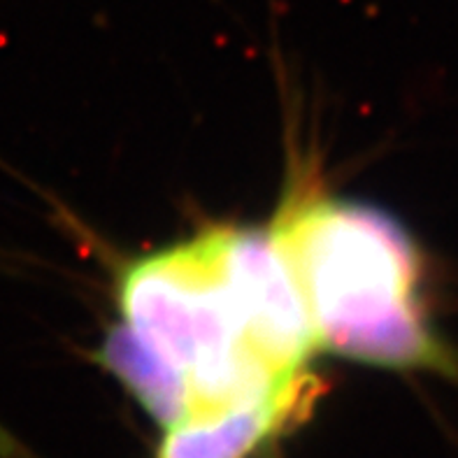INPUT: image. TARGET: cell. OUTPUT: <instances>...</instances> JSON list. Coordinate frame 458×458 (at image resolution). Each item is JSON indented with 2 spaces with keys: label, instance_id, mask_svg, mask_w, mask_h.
<instances>
[{
  "label": "cell",
  "instance_id": "3",
  "mask_svg": "<svg viewBox=\"0 0 458 458\" xmlns=\"http://www.w3.org/2000/svg\"><path fill=\"white\" fill-rule=\"evenodd\" d=\"M319 382L308 375L261 401L163 428L154 458H256L312 412Z\"/></svg>",
  "mask_w": 458,
  "mask_h": 458
},
{
  "label": "cell",
  "instance_id": "2",
  "mask_svg": "<svg viewBox=\"0 0 458 458\" xmlns=\"http://www.w3.org/2000/svg\"><path fill=\"white\" fill-rule=\"evenodd\" d=\"M116 310L182 382V421L261 401L312 375H284L259 352L224 270L219 226L128 263Z\"/></svg>",
  "mask_w": 458,
  "mask_h": 458
},
{
  "label": "cell",
  "instance_id": "1",
  "mask_svg": "<svg viewBox=\"0 0 458 458\" xmlns=\"http://www.w3.org/2000/svg\"><path fill=\"white\" fill-rule=\"evenodd\" d=\"M267 228L296 282L317 352L430 372L458 386V347L433 324L424 250L403 221L301 180Z\"/></svg>",
  "mask_w": 458,
  "mask_h": 458
},
{
  "label": "cell",
  "instance_id": "4",
  "mask_svg": "<svg viewBox=\"0 0 458 458\" xmlns=\"http://www.w3.org/2000/svg\"><path fill=\"white\" fill-rule=\"evenodd\" d=\"M0 458H30V454L23 447H19V442L0 428Z\"/></svg>",
  "mask_w": 458,
  "mask_h": 458
}]
</instances>
